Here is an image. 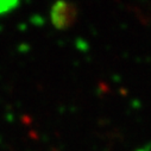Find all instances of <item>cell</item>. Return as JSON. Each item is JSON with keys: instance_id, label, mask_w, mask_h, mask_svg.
I'll use <instances>...</instances> for the list:
<instances>
[{"instance_id": "7a4b0ae2", "label": "cell", "mask_w": 151, "mask_h": 151, "mask_svg": "<svg viewBox=\"0 0 151 151\" xmlns=\"http://www.w3.org/2000/svg\"><path fill=\"white\" fill-rule=\"evenodd\" d=\"M19 6V3L18 1H0V16H4L11 11H13L16 7Z\"/></svg>"}, {"instance_id": "6da1fadb", "label": "cell", "mask_w": 151, "mask_h": 151, "mask_svg": "<svg viewBox=\"0 0 151 151\" xmlns=\"http://www.w3.org/2000/svg\"><path fill=\"white\" fill-rule=\"evenodd\" d=\"M50 18L57 30H65L76 22L78 7L67 1H57L51 7Z\"/></svg>"}]
</instances>
